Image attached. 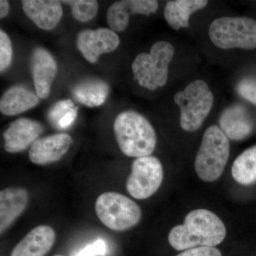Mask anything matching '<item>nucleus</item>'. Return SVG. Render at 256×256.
Returning <instances> with one entry per match:
<instances>
[{"label": "nucleus", "mask_w": 256, "mask_h": 256, "mask_svg": "<svg viewBox=\"0 0 256 256\" xmlns=\"http://www.w3.org/2000/svg\"><path fill=\"white\" fill-rule=\"evenodd\" d=\"M107 252V246L102 239H98L95 242L87 246L78 252L76 256H105Z\"/></svg>", "instance_id": "26"}, {"label": "nucleus", "mask_w": 256, "mask_h": 256, "mask_svg": "<svg viewBox=\"0 0 256 256\" xmlns=\"http://www.w3.org/2000/svg\"><path fill=\"white\" fill-rule=\"evenodd\" d=\"M10 11L9 2L6 0L0 1V18H4L8 14Z\"/></svg>", "instance_id": "28"}, {"label": "nucleus", "mask_w": 256, "mask_h": 256, "mask_svg": "<svg viewBox=\"0 0 256 256\" xmlns=\"http://www.w3.org/2000/svg\"><path fill=\"white\" fill-rule=\"evenodd\" d=\"M63 256L60 255V254H56V255H54V256Z\"/></svg>", "instance_id": "29"}, {"label": "nucleus", "mask_w": 256, "mask_h": 256, "mask_svg": "<svg viewBox=\"0 0 256 256\" xmlns=\"http://www.w3.org/2000/svg\"><path fill=\"white\" fill-rule=\"evenodd\" d=\"M40 102V98L26 88L12 87L3 94L0 100V111L4 116H16L30 110Z\"/></svg>", "instance_id": "19"}, {"label": "nucleus", "mask_w": 256, "mask_h": 256, "mask_svg": "<svg viewBox=\"0 0 256 256\" xmlns=\"http://www.w3.org/2000/svg\"><path fill=\"white\" fill-rule=\"evenodd\" d=\"M212 43L222 50L256 48V20L248 18H216L208 28Z\"/></svg>", "instance_id": "7"}, {"label": "nucleus", "mask_w": 256, "mask_h": 256, "mask_svg": "<svg viewBox=\"0 0 256 256\" xmlns=\"http://www.w3.org/2000/svg\"><path fill=\"white\" fill-rule=\"evenodd\" d=\"M174 53L171 44L162 41L154 43L150 53L138 55L132 64V70L139 85L152 92L164 86L168 80L169 65Z\"/></svg>", "instance_id": "4"}, {"label": "nucleus", "mask_w": 256, "mask_h": 256, "mask_svg": "<svg viewBox=\"0 0 256 256\" xmlns=\"http://www.w3.org/2000/svg\"><path fill=\"white\" fill-rule=\"evenodd\" d=\"M55 240L53 228L47 225L38 226L15 246L10 256H46Z\"/></svg>", "instance_id": "16"}, {"label": "nucleus", "mask_w": 256, "mask_h": 256, "mask_svg": "<svg viewBox=\"0 0 256 256\" xmlns=\"http://www.w3.org/2000/svg\"><path fill=\"white\" fill-rule=\"evenodd\" d=\"M163 178L162 164L156 156L136 158L133 162L132 171L128 176L126 188L133 198L146 200L158 192Z\"/></svg>", "instance_id": "8"}, {"label": "nucleus", "mask_w": 256, "mask_h": 256, "mask_svg": "<svg viewBox=\"0 0 256 256\" xmlns=\"http://www.w3.org/2000/svg\"><path fill=\"white\" fill-rule=\"evenodd\" d=\"M28 190L21 186H12L0 192V232H6L28 207Z\"/></svg>", "instance_id": "15"}, {"label": "nucleus", "mask_w": 256, "mask_h": 256, "mask_svg": "<svg viewBox=\"0 0 256 256\" xmlns=\"http://www.w3.org/2000/svg\"><path fill=\"white\" fill-rule=\"evenodd\" d=\"M114 130L120 149L126 156H150L156 150V130L150 122L137 112L128 110L120 114L114 120Z\"/></svg>", "instance_id": "2"}, {"label": "nucleus", "mask_w": 256, "mask_h": 256, "mask_svg": "<svg viewBox=\"0 0 256 256\" xmlns=\"http://www.w3.org/2000/svg\"><path fill=\"white\" fill-rule=\"evenodd\" d=\"M230 154L228 138L220 127L212 126L204 134L195 159V172L202 181L213 182L223 174Z\"/></svg>", "instance_id": "3"}, {"label": "nucleus", "mask_w": 256, "mask_h": 256, "mask_svg": "<svg viewBox=\"0 0 256 256\" xmlns=\"http://www.w3.org/2000/svg\"><path fill=\"white\" fill-rule=\"evenodd\" d=\"M232 176L242 185H250L256 182V146L242 152L234 162Z\"/></svg>", "instance_id": "21"}, {"label": "nucleus", "mask_w": 256, "mask_h": 256, "mask_svg": "<svg viewBox=\"0 0 256 256\" xmlns=\"http://www.w3.org/2000/svg\"><path fill=\"white\" fill-rule=\"evenodd\" d=\"M72 143V138L65 133L38 138L30 148L28 158L34 164L43 166L52 164L68 152Z\"/></svg>", "instance_id": "11"}, {"label": "nucleus", "mask_w": 256, "mask_h": 256, "mask_svg": "<svg viewBox=\"0 0 256 256\" xmlns=\"http://www.w3.org/2000/svg\"><path fill=\"white\" fill-rule=\"evenodd\" d=\"M238 95L256 106V77H246L237 84Z\"/></svg>", "instance_id": "25"}, {"label": "nucleus", "mask_w": 256, "mask_h": 256, "mask_svg": "<svg viewBox=\"0 0 256 256\" xmlns=\"http://www.w3.org/2000/svg\"><path fill=\"white\" fill-rule=\"evenodd\" d=\"M43 132V126L37 121L24 118L16 120L3 133L4 150L9 153L22 152L32 146Z\"/></svg>", "instance_id": "12"}, {"label": "nucleus", "mask_w": 256, "mask_h": 256, "mask_svg": "<svg viewBox=\"0 0 256 256\" xmlns=\"http://www.w3.org/2000/svg\"><path fill=\"white\" fill-rule=\"evenodd\" d=\"M220 128L228 139L240 141L252 134L254 122L244 106L235 104L229 106L220 114Z\"/></svg>", "instance_id": "14"}, {"label": "nucleus", "mask_w": 256, "mask_h": 256, "mask_svg": "<svg viewBox=\"0 0 256 256\" xmlns=\"http://www.w3.org/2000/svg\"><path fill=\"white\" fill-rule=\"evenodd\" d=\"M214 100L208 84L202 80H194L174 94L175 104L180 108V126L184 130L194 132L200 129L210 114Z\"/></svg>", "instance_id": "5"}, {"label": "nucleus", "mask_w": 256, "mask_h": 256, "mask_svg": "<svg viewBox=\"0 0 256 256\" xmlns=\"http://www.w3.org/2000/svg\"><path fill=\"white\" fill-rule=\"evenodd\" d=\"M226 228L214 212L205 208L192 210L184 223L173 227L168 236L170 246L176 250L198 247H215L224 242Z\"/></svg>", "instance_id": "1"}, {"label": "nucleus", "mask_w": 256, "mask_h": 256, "mask_svg": "<svg viewBox=\"0 0 256 256\" xmlns=\"http://www.w3.org/2000/svg\"><path fill=\"white\" fill-rule=\"evenodd\" d=\"M96 215L101 223L114 232H124L140 222V207L129 197L118 192H108L98 197Z\"/></svg>", "instance_id": "6"}, {"label": "nucleus", "mask_w": 256, "mask_h": 256, "mask_svg": "<svg viewBox=\"0 0 256 256\" xmlns=\"http://www.w3.org/2000/svg\"><path fill=\"white\" fill-rule=\"evenodd\" d=\"M110 92L107 82L100 79H86L72 89L74 98L88 107H97L106 102Z\"/></svg>", "instance_id": "20"}, {"label": "nucleus", "mask_w": 256, "mask_h": 256, "mask_svg": "<svg viewBox=\"0 0 256 256\" xmlns=\"http://www.w3.org/2000/svg\"><path fill=\"white\" fill-rule=\"evenodd\" d=\"M207 0H173L165 5L164 15L168 24L173 30L190 26V16L208 4Z\"/></svg>", "instance_id": "18"}, {"label": "nucleus", "mask_w": 256, "mask_h": 256, "mask_svg": "<svg viewBox=\"0 0 256 256\" xmlns=\"http://www.w3.org/2000/svg\"><path fill=\"white\" fill-rule=\"evenodd\" d=\"M119 45L118 35L111 28L84 30L76 37L77 48L82 56L92 64L96 63L101 55L117 50Z\"/></svg>", "instance_id": "9"}, {"label": "nucleus", "mask_w": 256, "mask_h": 256, "mask_svg": "<svg viewBox=\"0 0 256 256\" xmlns=\"http://www.w3.org/2000/svg\"><path fill=\"white\" fill-rule=\"evenodd\" d=\"M24 12L38 28L50 30L63 15L62 2L56 0H23Z\"/></svg>", "instance_id": "17"}, {"label": "nucleus", "mask_w": 256, "mask_h": 256, "mask_svg": "<svg viewBox=\"0 0 256 256\" xmlns=\"http://www.w3.org/2000/svg\"><path fill=\"white\" fill-rule=\"evenodd\" d=\"M31 69L37 96L46 98L57 72L54 58L45 48H36L32 54Z\"/></svg>", "instance_id": "13"}, {"label": "nucleus", "mask_w": 256, "mask_h": 256, "mask_svg": "<svg viewBox=\"0 0 256 256\" xmlns=\"http://www.w3.org/2000/svg\"><path fill=\"white\" fill-rule=\"evenodd\" d=\"M62 2L70 5L74 18L80 22L90 21L98 11V2L94 0H69Z\"/></svg>", "instance_id": "23"}, {"label": "nucleus", "mask_w": 256, "mask_h": 256, "mask_svg": "<svg viewBox=\"0 0 256 256\" xmlns=\"http://www.w3.org/2000/svg\"><path fill=\"white\" fill-rule=\"evenodd\" d=\"M176 256H222V254L215 247H198L184 250Z\"/></svg>", "instance_id": "27"}, {"label": "nucleus", "mask_w": 256, "mask_h": 256, "mask_svg": "<svg viewBox=\"0 0 256 256\" xmlns=\"http://www.w3.org/2000/svg\"><path fill=\"white\" fill-rule=\"evenodd\" d=\"M78 108L72 100H62L56 102L48 110L47 118L52 127L66 130L75 122Z\"/></svg>", "instance_id": "22"}, {"label": "nucleus", "mask_w": 256, "mask_h": 256, "mask_svg": "<svg viewBox=\"0 0 256 256\" xmlns=\"http://www.w3.org/2000/svg\"><path fill=\"white\" fill-rule=\"evenodd\" d=\"M13 50L8 35L0 31V70L2 72L10 66L12 62Z\"/></svg>", "instance_id": "24"}, {"label": "nucleus", "mask_w": 256, "mask_h": 256, "mask_svg": "<svg viewBox=\"0 0 256 256\" xmlns=\"http://www.w3.org/2000/svg\"><path fill=\"white\" fill-rule=\"evenodd\" d=\"M159 4L156 0H122L111 4L106 14L107 23L114 32H124L132 15L149 16L156 12Z\"/></svg>", "instance_id": "10"}]
</instances>
